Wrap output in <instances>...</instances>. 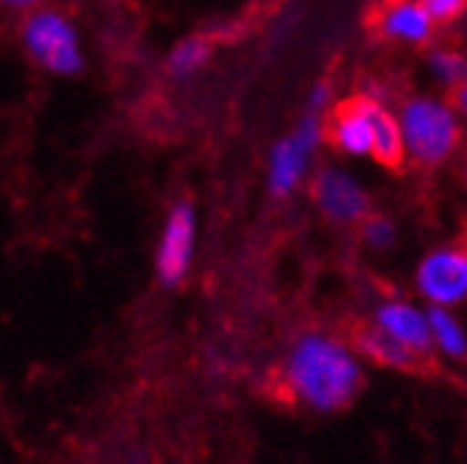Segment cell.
<instances>
[{"label": "cell", "mask_w": 467, "mask_h": 464, "mask_svg": "<svg viewBox=\"0 0 467 464\" xmlns=\"http://www.w3.org/2000/svg\"><path fill=\"white\" fill-rule=\"evenodd\" d=\"M328 137V123L322 114L306 111L291 134L276 140L268 154V191L274 197H288L311 171L314 154Z\"/></svg>", "instance_id": "4"}, {"label": "cell", "mask_w": 467, "mask_h": 464, "mask_svg": "<svg viewBox=\"0 0 467 464\" xmlns=\"http://www.w3.org/2000/svg\"><path fill=\"white\" fill-rule=\"evenodd\" d=\"M373 98L365 91L345 100L328 123V140L348 157H373Z\"/></svg>", "instance_id": "9"}, {"label": "cell", "mask_w": 467, "mask_h": 464, "mask_svg": "<svg viewBox=\"0 0 467 464\" xmlns=\"http://www.w3.org/2000/svg\"><path fill=\"white\" fill-rule=\"evenodd\" d=\"M20 43L26 55L52 75H78L83 68V46L75 23L57 9H35L20 23Z\"/></svg>", "instance_id": "3"}, {"label": "cell", "mask_w": 467, "mask_h": 464, "mask_svg": "<svg viewBox=\"0 0 467 464\" xmlns=\"http://www.w3.org/2000/svg\"><path fill=\"white\" fill-rule=\"evenodd\" d=\"M373 26L385 40L402 46H425L436 32V23L422 0H385L377 9Z\"/></svg>", "instance_id": "8"}, {"label": "cell", "mask_w": 467, "mask_h": 464, "mask_svg": "<svg viewBox=\"0 0 467 464\" xmlns=\"http://www.w3.org/2000/svg\"><path fill=\"white\" fill-rule=\"evenodd\" d=\"M285 385L299 402L328 413L345 407L362 385L357 354L328 334H306L291 347L285 362Z\"/></svg>", "instance_id": "1"}, {"label": "cell", "mask_w": 467, "mask_h": 464, "mask_svg": "<svg viewBox=\"0 0 467 464\" xmlns=\"http://www.w3.org/2000/svg\"><path fill=\"white\" fill-rule=\"evenodd\" d=\"M357 347L362 354H368L370 359H377L379 365H388V367H410L413 359H416L408 347H402L400 342H393L388 334H382L377 328V325H370V328H365L357 336Z\"/></svg>", "instance_id": "13"}, {"label": "cell", "mask_w": 467, "mask_h": 464, "mask_svg": "<svg viewBox=\"0 0 467 464\" xmlns=\"http://www.w3.org/2000/svg\"><path fill=\"white\" fill-rule=\"evenodd\" d=\"M362 237H365V242L370 245V248H390L393 245V240H396V228H393V222L390 220H385V217H368L365 222H362Z\"/></svg>", "instance_id": "16"}, {"label": "cell", "mask_w": 467, "mask_h": 464, "mask_svg": "<svg viewBox=\"0 0 467 464\" xmlns=\"http://www.w3.org/2000/svg\"><path fill=\"white\" fill-rule=\"evenodd\" d=\"M208 57H212V40L202 35H192L174 43V49L166 57V68L174 80H189L202 72Z\"/></svg>", "instance_id": "12"}, {"label": "cell", "mask_w": 467, "mask_h": 464, "mask_svg": "<svg viewBox=\"0 0 467 464\" xmlns=\"http://www.w3.org/2000/svg\"><path fill=\"white\" fill-rule=\"evenodd\" d=\"M370 120H373V160L382 162L388 169L402 166L408 160V151H405L400 118H396L382 100H373Z\"/></svg>", "instance_id": "11"}, {"label": "cell", "mask_w": 467, "mask_h": 464, "mask_svg": "<svg viewBox=\"0 0 467 464\" xmlns=\"http://www.w3.org/2000/svg\"><path fill=\"white\" fill-rule=\"evenodd\" d=\"M396 118H400L402 126L408 160L419 162V166L445 162L462 140L459 111L448 100L413 95L400 106Z\"/></svg>", "instance_id": "2"}, {"label": "cell", "mask_w": 467, "mask_h": 464, "mask_svg": "<svg viewBox=\"0 0 467 464\" xmlns=\"http://www.w3.org/2000/svg\"><path fill=\"white\" fill-rule=\"evenodd\" d=\"M453 106L459 114H464V120H467V83L453 91Z\"/></svg>", "instance_id": "20"}, {"label": "cell", "mask_w": 467, "mask_h": 464, "mask_svg": "<svg viewBox=\"0 0 467 464\" xmlns=\"http://www.w3.org/2000/svg\"><path fill=\"white\" fill-rule=\"evenodd\" d=\"M428 316H431V336H433L436 351H441L445 356H464L467 336L459 319L448 308H431Z\"/></svg>", "instance_id": "15"}, {"label": "cell", "mask_w": 467, "mask_h": 464, "mask_svg": "<svg viewBox=\"0 0 467 464\" xmlns=\"http://www.w3.org/2000/svg\"><path fill=\"white\" fill-rule=\"evenodd\" d=\"M373 325L388 334L393 342H400L402 347L413 356L428 354L433 347V336H431V316L428 311H419L410 303H400V299H390V303H382L373 314Z\"/></svg>", "instance_id": "10"}, {"label": "cell", "mask_w": 467, "mask_h": 464, "mask_svg": "<svg viewBox=\"0 0 467 464\" xmlns=\"http://www.w3.org/2000/svg\"><path fill=\"white\" fill-rule=\"evenodd\" d=\"M311 197L319 211L331 222L350 225V222H365L370 217V200L362 182L337 166L319 169L311 180Z\"/></svg>", "instance_id": "6"}, {"label": "cell", "mask_w": 467, "mask_h": 464, "mask_svg": "<svg viewBox=\"0 0 467 464\" xmlns=\"http://www.w3.org/2000/svg\"><path fill=\"white\" fill-rule=\"evenodd\" d=\"M0 4H4L6 9H15V12H35V9H40V4L43 0H0Z\"/></svg>", "instance_id": "19"}, {"label": "cell", "mask_w": 467, "mask_h": 464, "mask_svg": "<svg viewBox=\"0 0 467 464\" xmlns=\"http://www.w3.org/2000/svg\"><path fill=\"white\" fill-rule=\"evenodd\" d=\"M428 75L445 88H459L467 83V55L451 46H433L428 52Z\"/></svg>", "instance_id": "14"}, {"label": "cell", "mask_w": 467, "mask_h": 464, "mask_svg": "<svg viewBox=\"0 0 467 464\" xmlns=\"http://www.w3.org/2000/svg\"><path fill=\"white\" fill-rule=\"evenodd\" d=\"M422 6L433 17V23H453L467 12V0H422Z\"/></svg>", "instance_id": "17"}, {"label": "cell", "mask_w": 467, "mask_h": 464, "mask_svg": "<svg viewBox=\"0 0 467 464\" xmlns=\"http://www.w3.org/2000/svg\"><path fill=\"white\" fill-rule=\"evenodd\" d=\"M416 288L433 308H451L467 299V248H436L416 271Z\"/></svg>", "instance_id": "5"}, {"label": "cell", "mask_w": 467, "mask_h": 464, "mask_svg": "<svg viewBox=\"0 0 467 464\" xmlns=\"http://www.w3.org/2000/svg\"><path fill=\"white\" fill-rule=\"evenodd\" d=\"M197 242V214L189 200L171 208L157 245V276L162 285H180L192 268Z\"/></svg>", "instance_id": "7"}, {"label": "cell", "mask_w": 467, "mask_h": 464, "mask_svg": "<svg viewBox=\"0 0 467 464\" xmlns=\"http://www.w3.org/2000/svg\"><path fill=\"white\" fill-rule=\"evenodd\" d=\"M328 106H331V83L328 80H319L308 91V111L325 114V111H328Z\"/></svg>", "instance_id": "18"}]
</instances>
